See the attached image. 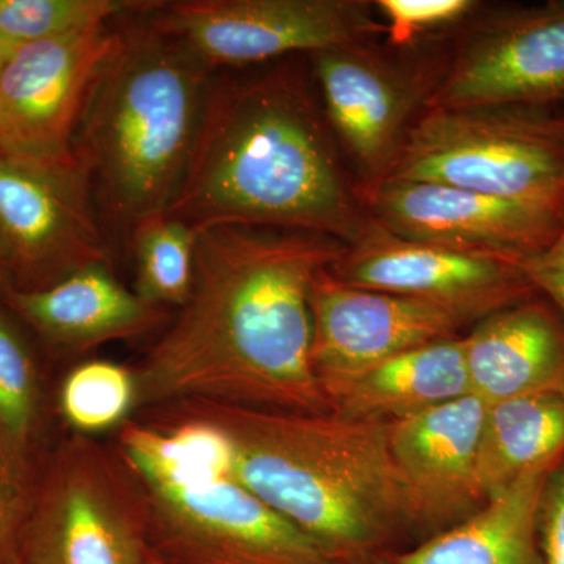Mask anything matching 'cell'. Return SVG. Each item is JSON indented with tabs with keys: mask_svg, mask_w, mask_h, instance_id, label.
<instances>
[{
	"mask_svg": "<svg viewBox=\"0 0 564 564\" xmlns=\"http://www.w3.org/2000/svg\"><path fill=\"white\" fill-rule=\"evenodd\" d=\"M347 245L285 229H198L192 291L135 375V411L206 400L326 414L314 372L311 296Z\"/></svg>",
	"mask_w": 564,
	"mask_h": 564,
	"instance_id": "cell-1",
	"label": "cell"
},
{
	"mask_svg": "<svg viewBox=\"0 0 564 564\" xmlns=\"http://www.w3.org/2000/svg\"><path fill=\"white\" fill-rule=\"evenodd\" d=\"M321 545L352 555L421 522L391 423L185 400L141 413Z\"/></svg>",
	"mask_w": 564,
	"mask_h": 564,
	"instance_id": "cell-2",
	"label": "cell"
},
{
	"mask_svg": "<svg viewBox=\"0 0 564 564\" xmlns=\"http://www.w3.org/2000/svg\"><path fill=\"white\" fill-rule=\"evenodd\" d=\"M165 214L195 229H285L356 242L359 206L303 77H212L187 172Z\"/></svg>",
	"mask_w": 564,
	"mask_h": 564,
	"instance_id": "cell-3",
	"label": "cell"
},
{
	"mask_svg": "<svg viewBox=\"0 0 564 564\" xmlns=\"http://www.w3.org/2000/svg\"><path fill=\"white\" fill-rule=\"evenodd\" d=\"M215 70L150 22L121 31L74 154L120 228L165 214L180 191Z\"/></svg>",
	"mask_w": 564,
	"mask_h": 564,
	"instance_id": "cell-4",
	"label": "cell"
},
{
	"mask_svg": "<svg viewBox=\"0 0 564 564\" xmlns=\"http://www.w3.org/2000/svg\"><path fill=\"white\" fill-rule=\"evenodd\" d=\"M162 564H329L321 545L172 434L124 422L115 445Z\"/></svg>",
	"mask_w": 564,
	"mask_h": 564,
	"instance_id": "cell-5",
	"label": "cell"
},
{
	"mask_svg": "<svg viewBox=\"0 0 564 564\" xmlns=\"http://www.w3.org/2000/svg\"><path fill=\"white\" fill-rule=\"evenodd\" d=\"M384 180L564 209V118L524 107L425 109Z\"/></svg>",
	"mask_w": 564,
	"mask_h": 564,
	"instance_id": "cell-6",
	"label": "cell"
},
{
	"mask_svg": "<svg viewBox=\"0 0 564 564\" xmlns=\"http://www.w3.org/2000/svg\"><path fill=\"white\" fill-rule=\"evenodd\" d=\"M362 0H174L150 24L180 40L212 70L317 54L386 33Z\"/></svg>",
	"mask_w": 564,
	"mask_h": 564,
	"instance_id": "cell-7",
	"label": "cell"
},
{
	"mask_svg": "<svg viewBox=\"0 0 564 564\" xmlns=\"http://www.w3.org/2000/svg\"><path fill=\"white\" fill-rule=\"evenodd\" d=\"M110 22L21 44L0 73V155L77 166V132L118 46Z\"/></svg>",
	"mask_w": 564,
	"mask_h": 564,
	"instance_id": "cell-8",
	"label": "cell"
},
{
	"mask_svg": "<svg viewBox=\"0 0 564 564\" xmlns=\"http://www.w3.org/2000/svg\"><path fill=\"white\" fill-rule=\"evenodd\" d=\"M0 242L14 289L32 291L111 263L109 242L80 166L0 155Z\"/></svg>",
	"mask_w": 564,
	"mask_h": 564,
	"instance_id": "cell-9",
	"label": "cell"
},
{
	"mask_svg": "<svg viewBox=\"0 0 564 564\" xmlns=\"http://www.w3.org/2000/svg\"><path fill=\"white\" fill-rule=\"evenodd\" d=\"M564 99V0L481 18L425 109H543Z\"/></svg>",
	"mask_w": 564,
	"mask_h": 564,
	"instance_id": "cell-10",
	"label": "cell"
},
{
	"mask_svg": "<svg viewBox=\"0 0 564 564\" xmlns=\"http://www.w3.org/2000/svg\"><path fill=\"white\" fill-rule=\"evenodd\" d=\"M41 564H147L137 486L115 448L76 434L63 448L39 519Z\"/></svg>",
	"mask_w": 564,
	"mask_h": 564,
	"instance_id": "cell-11",
	"label": "cell"
},
{
	"mask_svg": "<svg viewBox=\"0 0 564 564\" xmlns=\"http://www.w3.org/2000/svg\"><path fill=\"white\" fill-rule=\"evenodd\" d=\"M328 272L355 288L444 304L470 321L538 293L519 259L403 239L372 218Z\"/></svg>",
	"mask_w": 564,
	"mask_h": 564,
	"instance_id": "cell-12",
	"label": "cell"
},
{
	"mask_svg": "<svg viewBox=\"0 0 564 564\" xmlns=\"http://www.w3.org/2000/svg\"><path fill=\"white\" fill-rule=\"evenodd\" d=\"M369 215L403 239L521 259L544 250L564 209L513 202L434 182L383 180L369 191Z\"/></svg>",
	"mask_w": 564,
	"mask_h": 564,
	"instance_id": "cell-13",
	"label": "cell"
},
{
	"mask_svg": "<svg viewBox=\"0 0 564 564\" xmlns=\"http://www.w3.org/2000/svg\"><path fill=\"white\" fill-rule=\"evenodd\" d=\"M314 372L323 391L400 352L452 339L469 317L444 304L369 291L318 274L311 296Z\"/></svg>",
	"mask_w": 564,
	"mask_h": 564,
	"instance_id": "cell-14",
	"label": "cell"
},
{
	"mask_svg": "<svg viewBox=\"0 0 564 564\" xmlns=\"http://www.w3.org/2000/svg\"><path fill=\"white\" fill-rule=\"evenodd\" d=\"M313 61L329 124L372 188L391 169L415 109L425 107L433 87L366 43L317 52Z\"/></svg>",
	"mask_w": 564,
	"mask_h": 564,
	"instance_id": "cell-15",
	"label": "cell"
},
{
	"mask_svg": "<svg viewBox=\"0 0 564 564\" xmlns=\"http://www.w3.org/2000/svg\"><path fill=\"white\" fill-rule=\"evenodd\" d=\"M488 404L469 395L391 423L393 462L413 494L421 522L473 516L486 503L477 475Z\"/></svg>",
	"mask_w": 564,
	"mask_h": 564,
	"instance_id": "cell-16",
	"label": "cell"
},
{
	"mask_svg": "<svg viewBox=\"0 0 564 564\" xmlns=\"http://www.w3.org/2000/svg\"><path fill=\"white\" fill-rule=\"evenodd\" d=\"M463 345L470 393L486 404L564 393V322L534 296L481 318Z\"/></svg>",
	"mask_w": 564,
	"mask_h": 564,
	"instance_id": "cell-17",
	"label": "cell"
},
{
	"mask_svg": "<svg viewBox=\"0 0 564 564\" xmlns=\"http://www.w3.org/2000/svg\"><path fill=\"white\" fill-rule=\"evenodd\" d=\"M7 302L55 347L85 351L152 332L166 318L163 307L144 302L96 263L43 289H10Z\"/></svg>",
	"mask_w": 564,
	"mask_h": 564,
	"instance_id": "cell-18",
	"label": "cell"
},
{
	"mask_svg": "<svg viewBox=\"0 0 564 564\" xmlns=\"http://www.w3.org/2000/svg\"><path fill=\"white\" fill-rule=\"evenodd\" d=\"M469 393L463 339L456 337L400 352L326 391L336 413L386 423L406 421Z\"/></svg>",
	"mask_w": 564,
	"mask_h": 564,
	"instance_id": "cell-19",
	"label": "cell"
},
{
	"mask_svg": "<svg viewBox=\"0 0 564 564\" xmlns=\"http://www.w3.org/2000/svg\"><path fill=\"white\" fill-rule=\"evenodd\" d=\"M558 458L532 467L462 524L393 564H541L538 505Z\"/></svg>",
	"mask_w": 564,
	"mask_h": 564,
	"instance_id": "cell-20",
	"label": "cell"
},
{
	"mask_svg": "<svg viewBox=\"0 0 564 564\" xmlns=\"http://www.w3.org/2000/svg\"><path fill=\"white\" fill-rule=\"evenodd\" d=\"M563 454L564 393H530L488 404L477 459L486 502L527 470Z\"/></svg>",
	"mask_w": 564,
	"mask_h": 564,
	"instance_id": "cell-21",
	"label": "cell"
},
{
	"mask_svg": "<svg viewBox=\"0 0 564 564\" xmlns=\"http://www.w3.org/2000/svg\"><path fill=\"white\" fill-rule=\"evenodd\" d=\"M131 232L137 295L163 310L181 307L192 291L198 229L159 214L140 221Z\"/></svg>",
	"mask_w": 564,
	"mask_h": 564,
	"instance_id": "cell-22",
	"label": "cell"
},
{
	"mask_svg": "<svg viewBox=\"0 0 564 564\" xmlns=\"http://www.w3.org/2000/svg\"><path fill=\"white\" fill-rule=\"evenodd\" d=\"M148 0H0V33L14 46L58 39L106 24L115 18L147 14Z\"/></svg>",
	"mask_w": 564,
	"mask_h": 564,
	"instance_id": "cell-23",
	"label": "cell"
},
{
	"mask_svg": "<svg viewBox=\"0 0 564 564\" xmlns=\"http://www.w3.org/2000/svg\"><path fill=\"white\" fill-rule=\"evenodd\" d=\"M135 375L109 361L80 364L63 381L61 410L77 432H104L135 411Z\"/></svg>",
	"mask_w": 564,
	"mask_h": 564,
	"instance_id": "cell-24",
	"label": "cell"
},
{
	"mask_svg": "<svg viewBox=\"0 0 564 564\" xmlns=\"http://www.w3.org/2000/svg\"><path fill=\"white\" fill-rule=\"evenodd\" d=\"M36 375L32 356L13 323L0 313V444L21 456L36 415Z\"/></svg>",
	"mask_w": 564,
	"mask_h": 564,
	"instance_id": "cell-25",
	"label": "cell"
},
{
	"mask_svg": "<svg viewBox=\"0 0 564 564\" xmlns=\"http://www.w3.org/2000/svg\"><path fill=\"white\" fill-rule=\"evenodd\" d=\"M393 46H408L429 33L458 24L477 10L474 0H378Z\"/></svg>",
	"mask_w": 564,
	"mask_h": 564,
	"instance_id": "cell-26",
	"label": "cell"
},
{
	"mask_svg": "<svg viewBox=\"0 0 564 564\" xmlns=\"http://www.w3.org/2000/svg\"><path fill=\"white\" fill-rule=\"evenodd\" d=\"M536 538L541 564H564V454L552 467L541 492Z\"/></svg>",
	"mask_w": 564,
	"mask_h": 564,
	"instance_id": "cell-27",
	"label": "cell"
},
{
	"mask_svg": "<svg viewBox=\"0 0 564 564\" xmlns=\"http://www.w3.org/2000/svg\"><path fill=\"white\" fill-rule=\"evenodd\" d=\"M534 291L547 296L564 317V223L544 250L519 259Z\"/></svg>",
	"mask_w": 564,
	"mask_h": 564,
	"instance_id": "cell-28",
	"label": "cell"
},
{
	"mask_svg": "<svg viewBox=\"0 0 564 564\" xmlns=\"http://www.w3.org/2000/svg\"><path fill=\"white\" fill-rule=\"evenodd\" d=\"M13 288V278H11L9 259H7L6 250H3V245L0 242V292H3V295H6V293Z\"/></svg>",
	"mask_w": 564,
	"mask_h": 564,
	"instance_id": "cell-29",
	"label": "cell"
},
{
	"mask_svg": "<svg viewBox=\"0 0 564 564\" xmlns=\"http://www.w3.org/2000/svg\"><path fill=\"white\" fill-rule=\"evenodd\" d=\"M17 47L18 46H14L13 43H10V41L0 33V73H2L3 66L7 65V62H9L11 54H13Z\"/></svg>",
	"mask_w": 564,
	"mask_h": 564,
	"instance_id": "cell-30",
	"label": "cell"
},
{
	"mask_svg": "<svg viewBox=\"0 0 564 564\" xmlns=\"http://www.w3.org/2000/svg\"><path fill=\"white\" fill-rule=\"evenodd\" d=\"M2 474H0V533L3 527V513H6V502H3Z\"/></svg>",
	"mask_w": 564,
	"mask_h": 564,
	"instance_id": "cell-31",
	"label": "cell"
},
{
	"mask_svg": "<svg viewBox=\"0 0 564 564\" xmlns=\"http://www.w3.org/2000/svg\"><path fill=\"white\" fill-rule=\"evenodd\" d=\"M147 564H162V563L158 562V560H155L154 556H150V560H148Z\"/></svg>",
	"mask_w": 564,
	"mask_h": 564,
	"instance_id": "cell-32",
	"label": "cell"
}]
</instances>
